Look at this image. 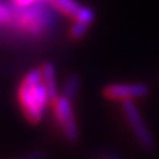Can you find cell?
<instances>
[{
	"label": "cell",
	"mask_w": 159,
	"mask_h": 159,
	"mask_svg": "<svg viewBox=\"0 0 159 159\" xmlns=\"http://www.w3.org/2000/svg\"><path fill=\"white\" fill-rule=\"evenodd\" d=\"M17 103L23 116L31 123H39L52 105V98L41 78L39 69L29 70L19 84L16 92Z\"/></svg>",
	"instance_id": "1"
},
{
	"label": "cell",
	"mask_w": 159,
	"mask_h": 159,
	"mask_svg": "<svg viewBox=\"0 0 159 159\" xmlns=\"http://www.w3.org/2000/svg\"><path fill=\"white\" fill-rule=\"evenodd\" d=\"M54 12L49 3H37L28 7L15 6L13 19L8 27L24 36L40 39L53 29Z\"/></svg>",
	"instance_id": "2"
},
{
	"label": "cell",
	"mask_w": 159,
	"mask_h": 159,
	"mask_svg": "<svg viewBox=\"0 0 159 159\" xmlns=\"http://www.w3.org/2000/svg\"><path fill=\"white\" fill-rule=\"evenodd\" d=\"M53 116L57 126L60 127L62 135L65 137L69 142H74L78 138V126L74 116L72 99L66 97L65 94H58L52 101Z\"/></svg>",
	"instance_id": "3"
},
{
	"label": "cell",
	"mask_w": 159,
	"mask_h": 159,
	"mask_svg": "<svg viewBox=\"0 0 159 159\" xmlns=\"http://www.w3.org/2000/svg\"><path fill=\"white\" fill-rule=\"evenodd\" d=\"M122 111L129 126H130L131 133L134 134L141 147L145 148L146 151H152L155 148V139H154V135L151 134L150 129L147 127L145 119H143L134 101L122 102Z\"/></svg>",
	"instance_id": "4"
},
{
	"label": "cell",
	"mask_w": 159,
	"mask_h": 159,
	"mask_svg": "<svg viewBox=\"0 0 159 159\" xmlns=\"http://www.w3.org/2000/svg\"><path fill=\"white\" fill-rule=\"evenodd\" d=\"M150 89L143 82H117L103 88L102 94L109 101H135L145 98Z\"/></svg>",
	"instance_id": "5"
},
{
	"label": "cell",
	"mask_w": 159,
	"mask_h": 159,
	"mask_svg": "<svg viewBox=\"0 0 159 159\" xmlns=\"http://www.w3.org/2000/svg\"><path fill=\"white\" fill-rule=\"evenodd\" d=\"M40 72H41V78L45 88L48 89L49 94H51L52 101L58 96V86H57V76H56V69H54L53 64L45 62L40 66Z\"/></svg>",
	"instance_id": "6"
},
{
	"label": "cell",
	"mask_w": 159,
	"mask_h": 159,
	"mask_svg": "<svg viewBox=\"0 0 159 159\" xmlns=\"http://www.w3.org/2000/svg\"><path fill=\"white\" fill-rule=\"evenodd\" d=\"M51 7L54 9L56 12L64 15L69 19H74L78 11L82 8V6L80 4L77 0H51L49 2Z\"/></svg>",
	"instance_id": "7"
},
{
	"label": "cell",
	"mask_w": 159,
	"mask_h": 159,
	"mask_svg": "<svg viewBox=\"0 0 159 159\" xmlns=\"http://www.w3.org/2000/svg\"><path fill=\"white\" fill-rule=\"evenodd\" d=\"M80 78L77 76H69L66 78V81L65 84H64V93L62 94H65L66 97H69L70 99L73 98H76L77 96V93L80 90Z\"/></svg>",
	"instance_id": "8"
},
{
	"label": "cell",
	"mask_w": 159,
	"mask_h": 159,
	"mask_svg": "<svg viewBox=\"0 0 159 159\" xmlns=\"http://www.w3.org/2000/svg\"><path fill=\"white\" fill-rule=\"evenodd\" d=\"M90 25L80 21H73L70 28H69V37L72 40H81L85 37V34L88 33V29Z\"/></svg>",
	"instance_id": "9"
},
{
	"label": "cell",
	"mask_w": 159,
	"mask_h": 159,
	"mask_svg": "<svg viewBox=\"0 0 159 159\" xmlns=\"http://www.w3.org/2000/svg\"><path fill=\"white\" fill-rule=\"evenodd\" d=\"M9 2H12L16 7H28L37 3H49L51 0H9Z\"/></svg>",
	"instance_id": "10"
},
{
	"label": "cell",
	"mask_w": 159,
	"mask_h": 159,
	"mask_svg": "<svg viewBox=\"0 0 159 159\" xmlns=\"http://www.w3.org/2000/svg\"><path fill=\"white\" fill-rule=\"evenodd\" d=\"M28 159H40V158H37V157H33V158H28Z\"/></svg>",
	"instance_id": "11"
},
{
	"label": "cell",
	"mask_w": 159,
	"mask_h": 159,
	"mask_svg": "<svg viewBox=\"0 0 159 159\" xmlns=\"http://www.w3.org/2000/svg\"><path fill=\"white\" fill-rule=\"evenodd\" d=\"M0 4H2V0H0Z\"/></svg>",
	"instance_id": "12"
}]
</instances>
